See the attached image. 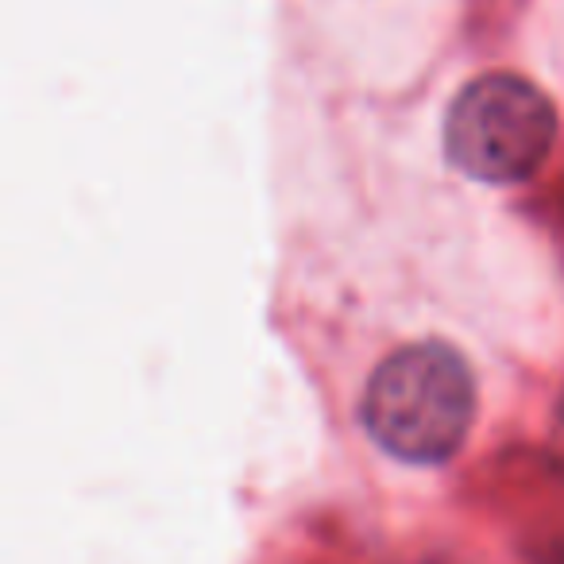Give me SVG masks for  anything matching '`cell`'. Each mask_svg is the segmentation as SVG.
<instances>
[{
    "label": "cell",
    "instance_id": "1",
    "mask_svg": "<svg viewBox=\"0 0 564 564\" xmlns=\"http://www.w3.org/2000/svg\"><path fill=\"white\" fill-rule=\"evenodd\" d=\"M360 422L383 453L406 464H445L476 422V376L445 340L391 352L364 387Z\"/></svg>",
    "mask_w": 564,
    "mask_h": 564
},
{
    "label": "cell",
    "instance_id": "2",
    "mask_svg": "<svg viewBox=\"0 0 564 564\" xmlns=\"http://www.w3.org/2000/svg\"><path fill=\"white\" fill-rule=\"evenodd\" d=\"M556 143V109L530 78L491 70L460 86L445 112V155L487 186H518L545 166Z\"/></svg>",
    "mask_w": 564,
    "mask_h": 564
}]
</instances>
